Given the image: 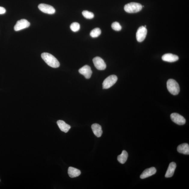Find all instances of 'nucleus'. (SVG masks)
<instances>
[{"mask_svg": "<svg viewBox=\"0 0 189 189\" xmlns=\"http://www.w3.org/2000/svg\"><path fill=\"white\" fill-rule=\"evenodd\" d=\"M176 166L177 165L175 163L172 162L170 163L165 174V177L170 178L172 177L175 172Z\"/></svg>", "mask_w": 189, "mask_h": 189, "instance_id": "ddd939ff", "label": "nucleus"}, {"mask_svg": "<svg viewBox=\"0 0 189 189\" xmlns=\"http://www.w3.org/2000/svg\"><path fill=\"white\" fill-rule=\"evenodd\" d=\"M59 128L61 131L65 133H67L69 131L71 127L69 125L66 123L62 120H59L57 122Z\"/></svg>", "mask_w": 189, "mask_h": 189, "instance_id": "dca6fc26", "label": "nucleus"}, {"mask_svg": "<svg viewBox=\"0 0 189 189\" xmlns=\"http://www.w3.org/2000/svg\"><path fill=\"white\" fill-rule=\"evenodd\" d=\"M92 128L94 134L97 137H100L102 134L103 131L100 125L97 123L93 124L92 126Z\"/></svg>", "mask_w": 189, "mask_h": 189, "instance_id": "4468645a", "label": "nucleus"}, {"mask_svg": "<svg viewBox=\"0 0 189 189\" xmlns=\"http://www.w3.org/2000/svg\"><path fill=\"white\" fill-rule=\"evenodd\" d=\"M171 118L172 121L179 125L185 124L186 120L183 116L177 113H173L171 114Z\"/></svg>", "mask_w": 189, "mask_h": 189, "instance_id": "6e6552de", "label": "nucleus"}, {"mask_svg": "<svg viewBox=\"0 0 189 189\" xmlns=\"http://www.w3.org/2000/svg\"><path fill=\"white\" fill-rule=\"evenodd\" d=\"M156 169L154 167H151L150 168L146 169L140 175V178L142 179H145L154 175L156 173Z\"/></svg>", "mask_w": 189, "mask_h": 189, "instance_id": "9b49d317", "label": "nucleus"}, {"mask_svg": "<svg viewBox=\"0 0 189 189\" xmlns=\"http://www.w3.org/2000/svg\"><path fill=\"white\" fill-rule=\"evenodd\" d=\"M78 72L80 74L83 75L86 79L90 78L92 74L90 67L87 65H85L81 68Z\"/></svg>", "mask_w": 189, "mask_h": 189, "instance_id": "9d476101", "label": "nucleus"}, {"mask_svg": "<svg viewBox=\"0 0 189 189\" xmlns=\"http://www.w3.org/2000/svg\"><path fill=\"white\" fill-rule=\"evenodd\" d=\"M101 33V29L99 28H95L91 31L90 35L93 38H97L100 35Z\"/></svg>", "mask_w": 189, "mask_h": 189, "instance_id": "6ab92c4d", "label": "nucleus"}, {"mask_svg": "<svg viewBox=\"0 0 189 189\" xmlns=\"http://www.w3.org/2000/svg\"><path fill=\"white\" fill-rule=\"evenodd\" d=\"M112 28L114 31H119L121 30L122 27L120 23L117 22H114L111 25Z\"/></svg>", "mask_w": 189, "mask_h": 189, "instance_id": "4be33fe9", "label": "nucleus"}, {"mask_svg": "<svg viewBox=\"0 0 189 189\" xmlns=\"http://www.w3.org/2000/svg\"><path fill=\"white\" fill-rule=\"evenodd\" d=\"M143 6L139 3L132 2L125 5L124 9L125 11L128 13H136L139 12L142 10Z\"/></svg>", "mask_w": 189, "mask_h": 189, "instance_id": "7ed1b4c3", "label": "nucleus"}, {"mask_svg": "<svg viewBox=\"0 0 189 189\" xmlns=\"http://www.w3.org/2000/svg\"><path fill=\"white\" fill-rule=\"evenodd\" d=\"M177 151L180 154L189 155V146L188 144L184 143L180 144L177 147Z\"/></svg>", "mask_w": 189, "mask_h": 189, "instance_id": "2eb2a0df", "label": "nucleus"}, {"mask_svg": "<svg viewBox=\"0 0 189 189\" xmlns=\"http://www.w3.org/2000/svg\"><path fill=\"white\" fill-rule=\"evenodd\" d=\"M93 62L95 66L99 70H104L106 68V63L100 57H96L93 59Z\"/></svg>", "mask_w": 189, "mask_h": 189, "instance_id": "1a4fd4ad", "label": "nucleus"}, {"mask_svg": "<svg viewBox=\"0 0 189 189\" xmlns=\"http://www.w3.org/2000/svg\"><path fill=\"white\" fill-rule=\"evenodd\" d=\"M118 80L117 76L115 75H111L108 76L104 81L103 83V88L104 89L110 88L116 83Z\"/></svg>", "mask_w": 189, "mask_h": 189, "instance_id": "20e7f679", "label": "nucleus"}, {"mask_svg": "<svg viewBox=\"0 0 189 189\" xmlns=\"http://www.w3.org/2000/svg\"><path fill=\"white\" fill-rule=\"evenodd\" d=\"M68 172L69 177L71 178L78 177L81 174L80 170L72 167H69Z\"/></svg>", "mask_w": 189, "mask_h": 189, "instance_id": "f3484780", "label": "nucleus"}, {"mask_svg": "<svg viewBox=\"0 0 189 189\" xmlns=\"http://www.w3.org/2000/svg\"><path fill=\"white\" fill-rule=\"evenodd\" d=\"M167 87L169 93L173 95H177L180 92L179 85L176 81L173 79H170L167 81Z\"/></svg>", "mask_w": 189, "mask_h": 189, "instance_id": "f03ea898", "label": "nucleus"}, {"mask_svg": "<svg viewBox=\"0 0 189 189\" xmlns=\"http://www.w3.org/2000/svg\"><path fill=\"white\" fill-rule=\"evenodd\" d=\"M38 8L41 11L44 13L52 14L56 12V10L53 6L44 4H40Z\"/></svg>", "mask_w": 189, "mask_h": 189, "instance_id": "0eeeda50", "label": "nucleus"}, {"mask_svg": "<svg viewBox=\"0 0 189 189\" xmlns=\"http://www.w3.org/2000/svg\"><path fill=\"white\" fill-rule=\"evenodd\" d=\"M147 30L146 27L142 26L138 29L136 33V39L139 42L143 41L146 37Z\"/></svg>", "mask_w": 189, "mask_h": 189, "instance_id": "423d86ee", "label": "nucleus"}, {"mask_svg": "<svg viewBox=\"0 0 189 189\" xmlns=\"http://www.w3.org/2000/svg\"><path fill=\"white\" fill-rule=\"evenodd\" d=\"M128 154L126 151H123L122 154L117 157V160L119 162L122 164H124L126 162L127 158H128Z\"/></svg>", "mask_w": 189, "mask_h": 189, "instance_id": "a211bd4d", "label": "nucleus"}, {"mask_svg": "<svg viewBox=\"0 0 189 189\" xmlns=\"http://www.w3.org/2000/svg\"><path fill=\"white\" fill-rule=\"evenodd\" d=\"M41 58L45 62L50 66L57 68L60 65V63L55 57L47 53H44L41 55Z\"/></svg>", "mask_w": 189, "mask_h": 189, "instance_id": "f257e3e1", "label": "nucleus"}, {"mask_svg": "<svg viewBox=\"0 0 189 189\" xmlns=\"http://www.w3.org/2000/svg\"><path fill=\"white\" fill-rule=\"evenodd\" d=\"M70 28L74 32H77L80 30V26L79 23L74 22L71 24Z\"/></svg>", "mask_w": 189, "mask_h": 189, "instance_id": "412c9836", "label": "nucleus"}, {"mask_svg": "<svg viewBox=\"0 0 189 189\" xmlns=\"http://www.w3.org/2000/svg\"><path fill=\"white\" fill-rule=\"evenodd\" d=\"M83 16L84 18L88 19H92L94 18V15L93 13L90 12L88 11H84L82 12Z\"/></svg>", "mask_w": 189, "mask_h": 189, "instance_id": "aec40b11", "label": "nucleus"}, {"mask_svg": "<svg viewBox=\"0 0 189 189\" xmlns=\"http://www.w3.org/2000/svg\"><path fill=\"white\" fill-rule=\"evenodd\" d=\"M30 25V23L28 21L25 19H22L17 21L14 27V29L16 31H20L28 28Z\"/></svg>", "mask_w": 189, "mask_h": 189, "instance_id": "39448f33", "label": "nucleus"}, {"mask_svg": "<svg viewBox=\"0 0 189 189\" xmlns=\"http://www.w3.org/2000/svg\"><path fill=\"white\" fill-rule=\"evenodd\" d=\"M6 10L5 8L0 6V14H4L5 13Z\"/></svg>", "mask_w": 189, "mask_h": 189, "instance_id": "5701e85b", "label": "nucleus"}, {"mask_svg": "<svg viewBox=\"0 0 189 189\" xmlns=\"http://www.w3.org/2000/svg\"><path fill=\"white\" fill-rule=\"evenodd\" d=\"M179 57L175 54L171 53L166 54L162 57L163 61L169 62H173L179 60Z\"/></svg>", "mask_w": 189, "mask_h": 189, "instance_id": "f8f14e48", "label": "nucleus"}]
</instances>
